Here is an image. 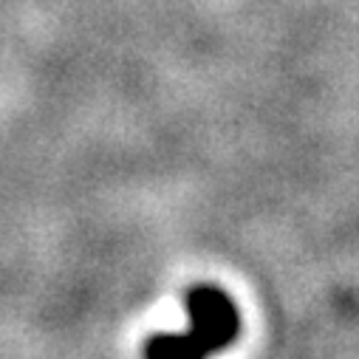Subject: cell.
<instances>
[{
    "label": "cell",
    "instance_id": "1",
    "mask_svg": "<svg viewBox=\"0 0 359 359\" xmlns=\"http://www.w3.org/2000/svg\"><path fill=\"white\" fill-rule=\"evenodd\" d=\"M187 314L190 331L156 334L144 345L147 359H207L210 353L229 348L241 334L238 306L218 286H193L187 292Z\"/></svg>",
    "mask_w": 359,
    "mask_h": 359
}]
</instances>
